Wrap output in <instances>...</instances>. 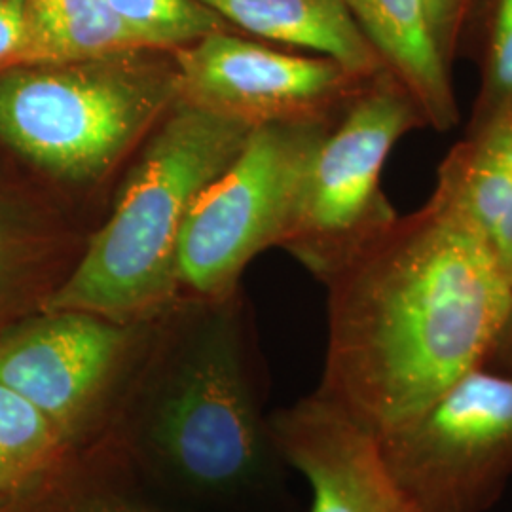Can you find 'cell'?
Segmentation results:
<instances>
[{"mask_svg": "<svg viewBox=\"0 0 512 512\" xmlns=\"http://www.w3.org/2000/svg\"><path fill=\"white\" fill-rule=\"evenodd\" d=\"M327 281L329 351L317 393L376 439L486 365L512 306L492 247L437 190Z\"/></svg>", "mask_w": 512, "mask_h": 512, "instance_id": "1", "label": "cell"}, {"mask_svg": "<svg viewBox=\"0 0 512 512\" xmlns=\"http://www.w3.org/2000/svg\"><path fill=\"white\" fill-rule=\"evenodd\" d=\"M253 126L186 103L154 137L114 215L44 311H84L118 323L162 308L181 287L177 243L203 188L234 162Z\"/></svg>", "mask_w": 512, "mask_h": 512, "instance_id": "2", "label": "cell"}, {"mask_svg": "<svg viewBox=\"0 0 512 512\" xmlns=\"http://www.w3.org/2000/svg\"><path fill=\"white\" fill-rule=\"evenodd\" d=\"M122 57L0 78V135L63 177L101 175L179 90L177 74L169 78Z\"/></svg>", "mask_w": 512, "mask_h": 512, "instance_id": "3", "label": "cell"}, {"mask_svg": "<svg viewBox=\"0 0 512 512\" xmlns=\"http://www.w3.org/2000/svg\"><path fill=\"white\" fill-rule=\"evenodd\" d=\"M427 126L403 84L382 71L349 101L311 154L285 238L325 279L397 219L380 188L397 141Z\"/></svg>", "mask_w": 512, "mask_h": 512, "instance_id": "4", "label": "cell"}, {"mask_svg": "<svg viewBox=\"0 0 512 512\" xmlns=\"http://www.w3.org/2000/svg\"><path fill=\"white\" fill-rule=\"evenodd\" d=\"M323 120L255 126L234 162L192 203L177 243V275L186 289L219 298L264 247L293 226Z\"/></svg>", "mask_w": 512, "mask_h": 512, "instance_id": "5", "label": "cell"}, {"mask_svg": "<svg viewBox=\"0 0 512 512\" xmlns=\"http://www.w3.org/2000/svg\"><path fill=\"white\" fill-rule=\"evenodd\" d=\"M378 440L421 512H480L512 473V376L480 366Z\"/></svg>", "mask_w": 512, "mask_h": 512, "instance_id": "6", "label": "cell"}, {"mask_svg": "<svg viewBox=\"0 0 512 512\" xmlns=\"http://www.w3.org/2000/svg\"><path fill=\"white\" fill-rule=\"evenodd\" d=\"M129 346L126 323L46 311L0 340V384L35 404L73 446H84L114 412Z\"/></svg>", "mask_w": 512, "mask_h": 512, "instance_id": "7", "label": "cell"}, {"mask_svg": "<svg viewBox=\"0 0 512 512\" xmlns=\"http://www.w3.org/2000/svg\"><path fill=\"white\" fill-rule=\"evenodd\" d=\"M147 435L165 467L192 488L219 492L251 478L262 439L230 349L215 342L184 366L154 403Z\"/></svg>", "mask_w": 512, "mask_h": 512, "instance_id": "8", "label": "cell"}, {"mask_svg": "<svg viewBox=\"0 0 512 512\" xmlns=\"http://www.w3.org/2000/svg\"><path fill=\"white\" fill-rule=\"evenodd\" d=\"M177 63L179 90L188 103L253 128L323 120L327 110L370 80L330 57L287 54L222 31L177 48Z\"/></svg>", "mask_w": 512, "mask_h": 512, "instance_id": "9", "label": "cell"}, {"mask_svg": "<svg viewBox=\"0 0 512 512\" xmlns=\"http://www.w3.org/2000/svg\"><path fill=\"white\" fill-rule=\"evenodd\" d=\"M270 431L306 478L311 512H421L393 475L380 440L323 395L279 410Z\"/></svg>", "mask_w": 512, "mask_h": 512, "instance_id": "10", "label": "cell"}, {"mask_svg": "<svg viewBox=\"0 0 512 512\" xmlns=\"http://www.w3.org/2000/svg\"><path fill=\"white\" fill-rule=\"evenodd\" d=\"M385 69L416 101L427 126L448 131L459 110L452 67L442 59L425 0H342Z\"/></svg>", "mask_w": 512, "mask_h": 512, "instance_id": "11", "label": "cell"}, {"mask_svg": "<svg viewBox=\"0 0 512 512\" xmlns=\"http://www.w3.org/2000/svg\"><path fill=\"white\" fill-rule=\"evenodd\" d=\"M255 37L330 57L351 73L387 71L342 0H200Z\"/></svg>", "mask_w": 512, "mask_h": 512, "instance_id": "12", "label": "cell"}, {"mask_svg": "<svg viewBox=\"0 0 512 512\" xmlns=\"http://www.w3.org/2000/svg\"><path fill=\"white\" fill-rule=\"evenodd\" d=\"M25 12L29 21L25 57L78 63L147 48L107 0H25Z\"/></svg>", "mask_w": 512, "mask_h": 512, "instance_id": "13", "label": "cell"}, {"mask_svg": "<svg viewBox=\"0 0 512 512\" xmlns=\"http://www.w3.org/2000/svg\"><path fill=\"white\" fill-rule=\"evenodd\" d=\"M73 450L42 410L0 384V494H16L54 475Z\"/></svg>", "mask_w": 512, "mask_h": 512, "instance_id": "14", "label": "cell"}, {"mask_svg": "<svg viewBox=\"0 0 512 512\" xmlns=\"http://www.w3.org/2000/svg\"><path fill=\"white\" fill-rule=\"evenodd\" d=\"M147 48H183L222 31L224 19L200 0H107Z\"/></svg>", "mask_w": 512, "mask_h": 512, "instance_id": "15", "label": "cell"}, {"mask_svg": "<svg viewBox=\"0 0 512 512\" xmlns=\"http://www.w3.org/2000/svg\"><path fill=\"white\" fill-rule=\"evenodd\" d=\"M512 109V0H494L476 118Z\"/></svg>", "mask_w": 512, "mask_h": 512, "instance_id": "16", "label": "cell"}, {"mask_svg": "<svg viewBox=\"0 0 512 512\" xmlns=\"http://www.w3.org/2000/svg\"><path fill=\"white\" fill-rule=\"evenodd\" d=\"M425 4L440 55L452 67L463 25L475 0H425Z\"/></svg>", "mask_w": 512, "mask_h": 512, "instance_id": "17", "label": "cell"}, {"mask_svg": "<svg viewBox=\"0 0 512 512\" xmlns=\"http://www.w3.org/2000/svg\"><path fill=\"white\" fill-rule=\"evenodd\" d=\"M29 48V21L25 0H0V63L25 57Z\"/></svg>", "mask_w": 512, "mask_h": 512, "instance_id": "18", "label": "cell"}, {"mask_svg": "<svg viewBox=\"0 0 512 512\" xmlns=\"http://www.w3.org/2000/svg\"><path fill=\"white\" fill-rule=\"evenodd\" d=\"M490 247L512 285V209L507 219L503 220V224L497 228V232L490 239Z\"/></svg>", "mask_w": 512, "mask_h": 512, "instance_id": "19", "label": "cell"}, {"mask_svg": "<svg viewBox=\"0 0 512 512\" xmlns=\"http://www.w3.org/2000/svg\"><path fill=\"white\" fill-rule=\"evenodd\" d=\"M488 361H492V363L505 368V370H512V306L509 317H507V323L501 330Z\"/></svg>", "mask_w": 512, "mask_h": 512, "instance_id": "20", "label": "cell"}, {"mask_svg": "<svg viewBox=\"0 0 512 512\" xmlns=\"http://www.w3.org/2000/svg\"><path fill=\"white\" fill-rule=\"evenodd\" d=\"M78 512H143L128 507V505H120V503H101V505H88L82 507V511Z\"/></svg>", "mask_w": 512, "mask_h": 512, "instance_id": "21", "label": "cell"}, {"mask_svg": "<svg viewBox=\"0 0 512 512\" xmlns=\"http://www.w3.org/2000/svg\"><path fill=\"white\" fill-rule=\"evenodd\" d=\"M4 274H6V256H4L2 239H0V293H2V285H4Z\"/></svg>", "mask_w": 512, "mask_h": 512, "instance_id": "22", "label": "cell"}, {"mask_svg": "<svg viewBox=\"0 0 512 512\" xmlns=\"http://www.w3.org/2000/svg\"><path fill=\"white\" fill-rule=\"evenodd\" d=\"M2 497H6V495L0 494V511H2Z\"/></svg>", "mask_w": 512, "mask_h": 512, "instance_id": "23", "label": "cell"}]
</instances>
